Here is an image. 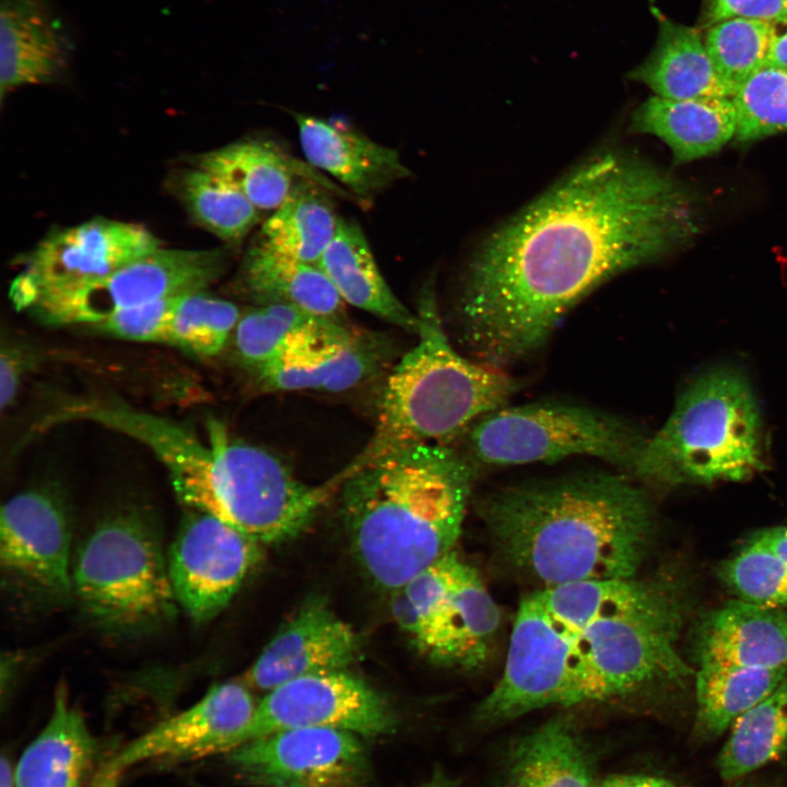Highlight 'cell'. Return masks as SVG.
Instances as JSON below:
<instances>
[{
	"instance_id": "cell-22",
	"label": "cell",
	"mask_w": 787,
	"mask_h": 787,
	"mask_svg": "<svg viewBox=\"0 0 787 787\" xmlns=\"http://www.w3.org/2000/svg\"><path fill=\"white\" fill-rule=\"evenodd\" d=\"M732 97L670 99L654 95L633 113L630 129L662 140L674 163H689L719 151L736 137Z\"/></svg>"
},
{
	"instance_id": "cell-5",
	"label": "cell",
	"mask_w": 787,
	"mask_h": 787,
	"mask_svg": "<svg viewBox=\"0 0 787 787\" xmlns=\"http://www.w3.org/2000/svg\"><path fill=\"white\" fill-rule=\"evenodd\" d=\"M418 342L395 365L383 390L374 433L365 447L333 479L396 450L445 444L485 414L505 407L517 390L500 367L458 353L426 294L416 313Z\"/></svg>"
},
{
	"instance_id": "cell-40",
	"label": "cell",
	"mask_w": 787,
	"mask_h": 787,
	"mask_svg": "<svg viewBox=\"0 0 787 787\" xmlns=\"http://www.w3.org/2000/svg\"><path fill=\"white\" fill-rule=\"evenodd\" d=\"M392 592L390 609L396 623L411 638L418 650L424 655L427 633L423 620L401 588Z\"/></svg>"
},
{
	"instance_id": "cell-48",
	"label": "cell",
	"mask_w": 787,
	"mask_h": 787,
	"mask_svg": "<svg viewBox=\"0 0 787 787\" xmlns=\"http://www.w3.org/2000/svg\"><path fill=\"white\" fill-rule=\"evenodd\" d=\"M733 787H741V786H740V785H736V786H733Z\"/></svg>"
},
{
	"instance_id": "cell-11",
	"label": "cell",
	"mask_w": 787,
	"mask_h": 787,
	"mask_svg": "<svg viewBox=\"0 0 787 787\" xmlns=\"http://www.w3.org/2000/svg\"><path fill=\"white\" fill-rule=\"evenodd\" d=\"M257 703L244 682L211 686L189 708L165 718L101 763L92 787H120L145 764H178L226 754L242 743Z\"/></svg>"
},
{
	"instance_id": "cell-42",
	"label": "cell",
	"mask_w": 787,
	"mask_h": 787,
	"mask_svg": "<svg viewBox=\"0 0 787 787\" xmlns=\"http://www.w3.org/2000/svg\"><path fill=\"white\" fill-rule=\"evenodd\" d=\"M598 787H680L659 776L647 774L619 773L599 780Z\"/></svg>"
},
{
	"instance_id": "cell-43",
	"label": "cell",
	"mask_w": 787,
	"mask_h": 787,
	"mask_svg": "<svg viewBox=\"0 0 787 787\" xmlns=\"http://www.w3.org/2000/svg\"><path fill=\"white\" fill-rule=\"evenodd\" d=\"M765 66L787 68V16L771 21V39Z\"/></svg>"
},
{
	"instance_id": "cell-1",
	"label": "cell",
	"mask_w": 787,
	"mask_h": 787,
	"mask_svg": "<svg viewBox=\"0 0 787 787\" xmlns=\"http://www.w3.org/2000/svg\"><path fill=\"white\" fill-rule=\"evenodd\" d=\"M698 230L686 187L643 157L601 151L474 250L457 293L462 339L493 366L525 359L598 285L671 254Z\"/></svg>"
},
{
	"instance_id": "cell-13",
	"label": "cell",
	"mask_w": 787,
	"mask_h": 787,
	"mask_svg": "<svg viewBox=\"0 0 787 787\" xmlns=\"http://www.w3.org/2000/svg\"><path fill=\"white\" fill-rule=\"evenodd\" d=\"M160 247L143 226L93 219L45 237L13 280L9 295L17 309L33 308L49 295L105 277Z\"/></svg>"
},
{
	"instance_id": "cell-10",
	"label": "cell",
	"mask_w": 787,
	"mask_h": 787,
	"mask_svg": "<svg viewBox=\"0 0 787 787\" xmlns=\"http://www.w3.org/2000/svg\"><path fill=\"white\" fill-rule=\"evenodd\" d=\"M223 267L220 250L160 247L105 277L49 295L33 309L50 324L96 326L127 308L202 291Z\"/></svg>"
},
{
	"instance_id": "cell-19",
	"label": "cell",
	"mask_w": 787,
	"mask_h": 787,
	"mask_svg": "<svg viewBox=\"0 0 787 787\" xmlns=\"http://www.w3.org/2000/svg\"><path fill=\"white\" fill-rule=\"evenodd\" d=\"M102 762L97 739L59 683L46 725L15 767L16 787H91Z\"/></svg>"
},
{
	"instance_id": "cell-39",
	"label": "cell",
	"mask_w": 787,
	"mask_h": 787,
	"mask_svg": "<svg viewBox=\"0 0 787 787\" xmlns=\"http://www.w3.org/2000/svg\"><path fill=\"white\" fill-rule=\"evenodd\" d=\"M701 26L731 17L774 21L787 16V0H704Z\"/></svg>"
},
{
	"instance_id": "cell-18",
	"label": "cell",
	"mask_w": 787,
	"mask_h": 787,
	"mask_svg": "<svg viewBox=\"0 0 787 787\" xmlns=\"http://www.w3.org/2000/svg\"><path fill=\"white\" fill-rule=\"evenodd\" d=\"M294 120L307 163L359 200H371L411 176L397 150L360 131L317 116L294 114Z\"/></svg>"
},
{
	"instance_id": "cell-32",
	"label": "cell",
	"mask_w": 787,
	"mask_h": 787,
	"mask_svg": "<svg viewBox=\"0 0 787 787\" xmlns=\"http://www.w3.org/2000/svg\"><path fill=\"white\" fill-rule=\"evenodd\" d=\"M717 756L726 782L738 780L787 752V676L765 700L748 709L730 726Z\"/></svg>"
},
{
	"instance_id": "cell-38",
	"label": "cell",
	"mask_w": 787,
	"mask_h": 787,
	"mask_svg": "<svg viewBox=\"0 0 787 787\" xmlns=\"http://www.w3.org/2000/svg\"><path fill=\"white\" fill-rule=\"evenodd\" d=\"M180 295L117 312L96 327L127 340L167 342L171 319Z\"/></svg>"
},
{
	"instance_id": "cell-35",
	"label": "cell",
	"mask_w": 787,
	"mask_h": 787,
	"mask_svg": "<svg viewBox=\"0 0 787 787\" xmlns=\"http://www.w3.org/2000/svg\"><path fill=\"white\" fill-rule=\"evenodd\" d=\"M732 101L738 142L787 131V68L762 67L738 85Z\"/></svg>"
},
{
	"instance_id": "cell-37",
	"label": "cell",
	"mask_w": 787,
	"mask_h": 787,
	"mask_svg": "<svg viewBox=\"0 0 787 787\" xmlns=\"http://www.w3.org/2000/svg\"><path fill=\"white\" fill-rule=\"evenodd\" d=\"M720 574L741 600L771 608L787 606V563L761 535L725 562Z\"/></svg>"
},
{
	"instance_id": "cell-26",
	"label": "cell",
	"mask_w": 787,
	"mask_h": 787,
	"mask_svg": "<svg viewBox=\"0 0 787 787\" xmlns=\"http://www.w3.org/2000/svg\"><path fill=\"white\" fill-rule=\"evenodd\" d=\"M317 266L345 304L416 333L418 315L391 291L355 221L339 216L334 235Z\"/></svg>"
},
{
	"instance_id": "cell-45",
	"label": "cell",
	"mask_w": 787,
	"mask_h": 787,
	"mask_svg": "<svg viewBox=\"0 0 787 787\" xmlns=\"http://www.w3.org/2000/svg\"><path fill=\"white\" fill-rule=\"evenodd\" d=\"M0 787H16L15 768L8 756H1L0 762Z\"/></svg>"
},
{
	"instance_id": "cell-25",
	"label": "cell",
	"mask_w": 787,
	"mask_h": 787,
	"mask_svg": "<svg viewBox=\"0 0 787 787\" xmlns=\"http://www.w3.org/2000/svg\"><path fill=\"white\" fill-rule=\"evenodd\" d=\"M352 332L338 318L286 304H268L240 316L234 338L238 355L256 372L302 357Z\"/></svg>"
},
{
	"instance_id": "cell-14",
	"label": "cell",
	"mask_w": 787,
	"mask_h": 787,
	"mask_svg": "<svg viewBox=\"0 0 787 787\" xmlns=\"http://www.w3.org/2000/svg\"><path fill=\"white\" fill-rule=\"evenodd\" d=\"M259 545L221 519L189 508L167 554L178 606L196 622L219 614L257 563Z\"/></svg>"
},
{
	"instance_id": "cell-12",
	"label": "cell",
	"mask_w": 787,
	"mask_h": 787,
	"mask_svg": "<svg viewBox=\"0 0 787 787\" xmlns=\"http://www.w3.org/2000/svg\"><path fill=\"white\" fill-rule=\"evenodd\" d=\"M225 755L230 768L255 787H366L368 761L361 737L343 729H285L248 740Z\"/></svg>"
},
{
	"instance_id": "cell-24",
	"label": "cell",
	"mask_w": 787,
	"mask_h": 787,
	"mask_svg": "<svg viewBox=\"0 0 787 787\" xmlns=\"http://www.w3.org/2000/svg\"><path fill=\"white\" fill-rule=\"evenodd\" d=\"M629 78L670 99L733 97L736 92L716 69L700 31L665 16L654 48Z\"/></svg>"
},
{
	"instance_id": "cell-29",
	"label": "cell",
	"mask_w": 787,
	"mask_h": 787,
	"mask_svg": "<svg viewBox=\"0 0 787 787\" xmlns=\"http://www.w3.org/2000/svg\"><path fill=\"white\" fill-rule=\"evenodd\" d=\"M240 279L260 305L286 304L321 317L338 318L345 303L325 272L278 254L258 242L246 251Z\"/></svg>"
},
{
	"instance_id": "cell-21",
	"label": "cell",
	"mask_w": 787,
	"mask_h": 787,
	"mask_svg": "<svg viewBox=\"0 0 787 787\" xmlns=\"http://www.w3.org/2000/svg\"><path fill=\"white\" fill-rule=\"evenodd\" d=\"M700 665L787 667V613L744 600L710 612L697 637Z\"/></svg>"
},
{
	"instance_id": "cell-15",
	"label": "cell",
	"mask_w": 787,
	"mask_h": 787,
	"mask_svg": "<svg viewBox=\"0 0 787 787\" xmlns=\"http://www.w3.org/2000/svg\"><path fill=\"white\" fill-rule=\"evenodd\" d=\"M395 726L386 701L365 681L344 670L319 672L267 692L257 703L242 743L293 728L326 727L376 737L391 732Z\"/></svg>"
},
{
	"instance_id": "cell-47",
	"label": "cell",
	"mask_w": 787,
	"mask_h": 787,
	"mask_svg": "<svg viewBox=\"0 0 787 787\" xmlns=\"http://www.w3.org/2000/svg\"><path fill=\"white\" fill-rule=\"evenodd\" d=\"M193 787H207V786H202V785H195Z\"/></svg>"
},
{
	"instance_id": "cell-2",
	"label": "cell",
	"mask_w": 787,
	"mask_h": 787,
	"mask_svg": "<svg viewBox=\"0 0 787 787\" xmlns=\"http://www.w3.org/2000/svg\"><path fill=\"white\" fill-rule=\"evenodd\" d=\"M680 621L673 596L636 577L583 582L554 613L531 592L517 609L489 708L510 721L549 706L604 702L681 682L691 669L674 647Z\"/></svg>"
},
{
	"instance_id": "cell-23",
	"label": "cell",
	"mask_w": 787,
	"mask_h": 787,
	"mask_svg": "<svg viewBox=\"0 0 787 787\" xmlns=\"http://www.w3.org/2000/svg\"><path fill=\"white\" fill-rule=\"evenodd\" d=\"M197 166L230 183L260 211L275 210L303 179L350 196L320 176L309 163L290 156L271 141L250 139L230 143L201 155Z\"/></svg>"
},
{
	"instance_id": "cell-16",
	"label": "cell",
	"mask_w": 787,
	"mask_h": 787,
	"mask_svg": "<svg viewBox=\"0 0 787 787\" xmlns=\"http://www.w3.org/2000/svg\"><path fill=\"white\" fill-rule=\"evenodd\" d=\"M71 528L61 500L28 490L1 510L0 561L8 580L38 599L62 601L73 595Z\"/></svg>"
},
{
	"instance_id": "cell-27",
	"label": "cell",
	"mask_w": 787,
	"mask_h": 787,
	"mask_svg": "<svg viewBox=\"0 0 787 787\" xmlns=\"http://www.w3.org/2000/svg\"><path fill=\"white\" fill-rule=\"evenodd\" d=\"M384 340L353 331L349 337L313 352L256 371L269 390H318L339 392L375 376L387 362Z\"/></svg>"
},
{
	"instance_id": "cell-46",
	"label": "cell",
	"mask_w": 787,
	"mask_h": 787,
	"mask_svg": "<svg viewBox=\"0 0 787 787\" xmlns=\"http://www.w3.org/2000/svg\"><path fill=\"white\" fill-rule=\"evenodd\" d=\"M413 787H454V785L443 774L436 772L431 778Z\"/></svg>"
},
{
	"instance_id": "cell-7",
	"label": "cell",
	"mask_w": 787,
	"mask_h": 787,
	"mask_svg": "<svg viewBox=\"0 0 787 787\" xmlns=\"http://www.w3.org/2000/svg\"><path fill=\"white\" fill-rule=\"evenodd\" d=\"M72 587L89 616L122 633L156 627L178 606L158 535L134 512L103 519L84 539L72 562Z\"/></svg>"
},
{
	"instance_id": "cell-6",
	"label": "cell",
	"mask_w": 787,
	"mask_h": 787,
	"mask_svg": "<svg viewBox=\"0 0 787 787\" xmlns=\"http://www.w3.org/2000/svg\"><path fill=\"white\" fill-rule=\"evenodd\" d=\"M760 409L751 387L732 368L696 376L671 415L646 437L631 469L662 485L741 481L763 469Z\"/></svg>"
},
{
	"instance_id": "cell-17",
	"label": "cell",
	"mask_w": 787,
	"mask_h": 787,
	"mask_svg": "<svg viewBox=\"0 0 787 787\" xmlns=\"http://www.w3.org/2000/svg\"><path fill=\"white\" fill-rule=\"evenodd\" d=\"M360 649V636L352 626L315 599L273 636L247 670L244 683L269 692L303 676L345 670Z\"/></svg>"
},
{
	"instance_id": "cell-28",
	"label": "cell",
	"mask_w": 787,
	"mask_h": 787,
	"mask_svg": "<svg viewBox=\"0 0 787 787\" xmlns=\"http://www.w3.org/2000/svg\"><path fill=\"white\" fill-rule=\"evenodd\" d=\"M589 754L569 716L549 719L510 751L500 787H598Z\"/></svg>"
},
{
	"instance_id": "cell-44",
	"label": "cell",
	"mask_w": 787,
	"mask_h": 787,
	"mask_svg": "<svg viewBox=\"0 0 787 787\" xmlns=\"http://www.w3.org/2000/svg\"><path fill=\"white\" fill-rule=\"evenodd\" d=\"M760 535L768 547L787 563V527H776Z\"/></svg>"
},
{
	"instance_id": "cell-20",
	"label": "cell",
	"mask_w": 787,
	"mask_h": 787,
	"mask_svg": "<svg viewBox=\"0 0 787 787\" xmlns=\"http://www.w3.org/2000/svg\"><path fill=\"white\" fill-rule=\"evenodd\" d=\"M69 43L46 0H2L1 98L14 89L49 83L66 70Z\"/></svg>"
},
{
	"instance_id": "cell-34",
	"label": "cell",
	"mask_w": 787,
	"mask_h": 787,
	"mask_svg": "<svg viewBox=\"0 0 787 787\" xmlns=\"http://www.w3.org/2000/svg\"><path fill=\"white\" fill-rule=\"evenodd\" d=\"M240 318L237 306L202 291L181 294L176 303L167 342L201 355L218 354Z\"/></svg>"
},
{
	"instance_id": "cell-31",
	"label": "cell",
	"mask_w": 787,
	"mask_h": 787,
	"mask_svg": "<svg viewBox=\"0 0 787 787\" xmlns=\"http://www.w3.org/2000/svg\"><path fill=\"white\" fill-rule=\"evenodd\" d=\"M786 676L787 667L700 665L695 679L698 735L724 733L737 717L770 696Z\"/></svg>"
},
{
	"instance_id": "cell-3",
	"label": "cell",
	"mask_w": 787,
	"mask_h": 787,
	"mask_svg": "<svg viewBox=\"0 0 787 787\" xmlns=\"http://www.w3.org/2000/svg\"><path fill=\"white\" fill-rule=\"evenodd\" d=\"M480 507L498 553L540 588L634 577L653 528L646 493L619 474L508 486Z\"/></svg>"
},
{
	"instance_id": "cell-30",
	"label": "cell",
	"mask_w": 787,
	"mask_h": 787,
	"mask_svg": "<svg viewBox=\"0 0 787 787\" xmlns=\"http://www.w3.org/2000/svg\"><path fill=\"white\" fill-rule=\"evenodd\" d=\"M328 192L319 183L298 181L263 221L256 242L286 257L317 265L339 220Z\"/></svg>"
},
{
	"instance_id": "cell-41",
	"label": "cell",
	"mask_w": 787,
	"mask_h": 787,
	"mask_svg": "<svg viewBox=\"0 0 787 787\" xmlns=\"http://www.w3.org/2000/svg\"><path fill=\"white\" fill-rule=\"evenodd\" d=\"M26 356L15 346H2L0 356V402L1 409L10 407L17 393Z\"/></svg>"
},
{
	"instance_id": "cell-9",
	"label": "cell",
	"mask_w": 787,
	"mask_h": 787,
	"mask_svg": "<svg viewBox=\"0 0 787 787\" xmlns=\"http://www.w3.org/2000/svg\"><path fill=\"white\" fill-rule=\"evenodd\" d=\"M423 620L431 660L466 670L489 658L501 624L500 609L477 569L451 551L402 588Z\"/></svg>"
},
{
	"instance_id": "cell-33",
	"label": "cell",
	"mask_w": 787,
	"mask_h": 787,
	"mask_svg": "<svg viewBox=\"0 0 787 787\" xmlns=\"http://www.w3.org/2000/svg\"><path fill=\"white\" fill-rule=\"evenodd\" d=\"M180 192L195 220L225 242L240 240L260 221L261 211L238 189L202 167L183 175Z\"/></svg>"
},
{
	"instance_id": "cell-4",
	"label": "cell",
	"mask_w": 787,
	"mask_h": 787,
	"mask_svg": "<svg viewBox=\"0 0 787 787\" xmlns=\"http://www.w3.org/2000/svg\"><path fill=\"white\" fill-rule=\"evenodd\" d=\"M473 470L446 444L406 447L359 469L341 485L352 554L379 588L397 590L454 551Z\"/></svg>"
},
{
	"instance_id": "cell-36",
	"label": "cell",
	"mask_w": 787,
	"mask_h": 787,
	"mask_svg": "<svg viewBox=\"0 0 787 787\" xmlns=\"http://www.w3.org/2000/svg\"><path fill=\"white\" fill-rule=\"evenodd\" d=\"M703 39L720 75L737 90L741 82L765 66L771 21L726 19L705 28Z\"/></svg>"
},
{
	"instance_id": "cell-8",
	"label": "cell",
	"mask_w": 787,
	"mask_h": 787,
	"mask_svg": "<svg viewBox=\"0 0 787 787\" xmlns=\"http://www.w3.org/2000/svg\"><path fill=\"white\" fill-rule=\"evenodd\" d=\"M469 428V453L488 466L591 456L631 470L646 439L611 414L553 402L503 407Z\"/></svg>"
}]
</instances>
